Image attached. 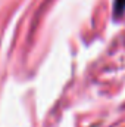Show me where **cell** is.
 Returning a JSON list of instances; mask_svg holds the SVG:
<instances>
[{
	"instance_id": "obj_1",
	"label": "cell",
	"mask_w": 125,
	"mask_h": 127,
	"mask_svg": "<svg viewBox=\"0 0 125 127\" xmlns=\"http://www.w3.org/2000/svg\"><path fill=\"white\" fill-rule=\"evenodd\" d=\"M125 12V0H115L113 1V16L121 18Z\"/></svg>"
}]
</instances>
